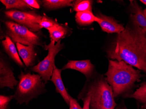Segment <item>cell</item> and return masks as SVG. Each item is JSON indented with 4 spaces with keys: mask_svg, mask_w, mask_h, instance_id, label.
<instances>
[{
    "mask_svg": "<svg viewBox=\"0 0 146 109\" xmlns=\"http://www.w3.org/2000/svg\"><path fill=\"white\" fill-rule=\"evenodd\" d=\"M6 36L15 43L25 46H41L42 42L37 34L12 21L5 22Z\"/></svg>",
    "mask_w": 146,
    "mask_h": 109,
    "instance_id": "8992f818",
    "label": "cell"
},
{
    "mask_svg": "<svg viewBox=\"0 0 146 109\" xmlns=\"http://www.w3.org/2000/svg\"><path fill=\"white\" fill-rule=\"evenodd\" d=\"M71 69L77 70L83 74L88 79L94 74V65L90 60H69L62 68V70Z\"/></svg>",
    "mask_w": 146,
    "mask_h": 109,
    "instance_id": "30bf717a",
    "label": "cell"
},
{
    "mask_svg": "<svg viewBox=\"0 0 146 109\" xmlns=\"http://www.w3.org/2000/svg\"><path fill=\"white\" fill-rule=\"evenodd\" d=\"M14 96L18 103L26 105L45 91V84L38 74L25 73L21 71Z\"/></svg>",
    "mask_w": 146,
    "mask_h": 109,
    "instance_id": "277c9868",
    "label": "cell"
},
{
    "mask_svg": "<svg viewBox=\"0 0 146 109\" xmlns=\"http://www.w3.org/2000/svg\"><path fill=\"white\" fill-rule=\"evenodd\" d=\"M19 81L14 76L12 68L7 61L1 57L0 59V87L14 89Z\"/></svg>",
    "mask_w": 146,
    "mask_h": 109,
    "instance_id": "ba28073f",
    "label": "cell"
},
{
    "mask_svg": "<svg viewBox=\"0 0 146 109\" xmlns=\"http://www.w3.org/2000/svg\"><path fill=\"white\" fill-rule=\"evenodd\" d=\"M25 3L27 4L30 8L38 9L40 8V4L38 1L36 0H24Z\"/></svg>",
    "mask_w": 146,
    "mask_h": 109,
    "instance_id": "cb8c5ba5",
    "label": "cell"
},
{
    "mask_svg": "<svg viewBox=\"0 0 146 109\" xmlns=\"http://www.w3.org/2000/svg\"><path fill=\"white\" fill-rule=\"evenodd\" d=\"M70 109H82L78 101L74 98L71 97L70 95L69 105Z\"/></svg>",
    "mask_w": 146,
    "mask_h": 109,
    "instance_id": "603a6c76",
    "label": "cell"
},
{
    "mask_svg": "<svg viewBox=\"0 0 146 109\" xmlns=\"http://www.w3.org/2000/svg\"><path fill=\"white\" fill-rule=\"evenodd\" d=\"M64 48V44H61V40L56 42V44L55 42L51 40L49 45H45V50L48 51L47 56L37 65L31 68L32 71L37 73L41 76L45 83L50 80L56 66V56Z\"/></svg>",
    "mask_w": 146,
    "mask_h": 109,
    "instance_id": "5b68a950",
    "label": "cell"
},
{
    "mask_svg": "<svg viewBox=\"0 0 146 109\" xmlns=\"http://www.w3.org/2000/svg\"><path fill=\"white\" fill-rule=\"evenodd\" d=\"M143 13H144V15H145V17L146 19V9L143 10Z\"/></svg>",
    "mask_w": 146,
    "mask_h": 109,
    "instance_id": "83f0119b",
    "label": "cell"
},
{
    "mask_svg": "<svg viewBox=\"0 0 146 109\" xmlns=\"http://www.w3.org/2000/svg\"><path fill=\"white\" fill-rule=\"evenodd\" d=\"M62 69H59L55 66L50 80L54 84L56 91L60 93L66 104L69 105V94L68 93L61 78Z\"/></svg>",
    "mask_w": 146,
    "mask_h": 109,
    "instance_id": "4fadbf2b",
    "label": "cell"
},
{
    "mask_svg": "<svg viewBox=\"0 0 146 109\" xmlns=\"http://www.w3.org/2000/svg\"><path fill=\"white\" fill-rule=\"evenodd\" d=\"M15 98L14 95L5 96L4 95L0 96V109H9V104L11 100Z\"/></svg>",
    "mask_w": 146,
    "mask_h": 109,
    "instance_id": "7402d4cb",
    "label": "cell"
},
{
    "mask_svg": "<svg viewBox=\"0 0 146 109\" xmlns=\"http://www.w3.org/2000/svg\"><path fill=\"white\" fill-rule=\"evenodd\" d=\"M4 13L8 18L27 28L32 32H38L42 28L40 25L42 16L35 11L12 9L6 11Z\"/></svg>",
    "mask_w": 146,
    "mask_h": 109,
    "instance_id": "52a82bcc",
    "label": "cell"
},
{
    "mask_svg": "<svg viewBox=\"0 0 146 109\" xmlns=\"http://www.w3.org/2000/svg\"><path fill=\"white\" fill-rule=\"evenodd\" d=\"M75 21L78 25L86 26L92 24L94 22H97L98 18L92 11L77 12L75 15Z\"/></svg>",
    "mask_w": 146,
    "mask_h": 109,
    "instance_id": "2e32d148",
    "label": "cell"
},
{
    "mask_svg": "<svg viewBox=\"0 0 146 109\" xmlns=\"http://www.w3.org/2000/svg\"><path fill=\"white\" fill-rule=\"evenodd\" d=\"M58 24H59L56 21L44 15L42 16L40 25L42 28H46L48 30Z\"/></svg>",
    "mask_w": 146,
    "mask_h": 109,
    "instance_id": "44dd1931",
    "label": "cell"
},
{
    "mask_svg": "<svg viewBox=\"0 0 146 109\" xmlns=\"http://www.w3.org/2000/svg\"><path fill=\"white\" fill-rule=\"evenodd\" d=\"M93 1L90 0H77L73 1V11L77 12L92 11Z\"/></svg>",
    "mask_w": 146,
    "mask_h": 109,
    "instance_id": "ffe728a7",
    "label": "cell"
},
{
    "mask_svg": "<svg viewBox=\"0 0 146 109\" xmlns=\"http://www.w3.org/2000/svg\"><path fill=\"white\" fill-rule=\"evenodd\" d=\"M125 97L133 98L141 105V109H146V82L141 83L133 93L125 95Z\"/></svg>",
    "mask_w": 146,
    "mask_h": 109,
    "instance_id": "e0dca14e",
    "label": "cell"
},
{
    "mask_svg": "<svg viewBox=\"0 0 146 109\" xmlns=\"http://www.w3.org/2000/svg\"><path fill=\"white\" fill-rule=\"evenodd\" d=\"M106 52L111 60L123 61L146 75V32L131 19Z\"/></svg>",
    "mask_w": 146,
    "mask_h": 109,
    "instance_id": "6da1fadb",
    "label": "cell"
},
{
    "mask_svg": "<svg viewBox=\"0 0 146 109\" xmlns=\"http://www.w3.org/2000/svg\"><path fill=\"white\" fill-rule=\"evenodd\" d=\"M80 100L83 101V107L82 109H90V98L88 96L82 97Z\"/></svg>",
    "mask_w": 146,
    "mask_h": 109,
    "instance_id": "d4e9b609",
    "label": "cell"
},
{
    "mask_svg": "<svg viewBox=\"0 0 146 109\" xmlns=\"http://www.w3.org/2000/svg\"><path fill=\"white\" fill-rule=\"evenodd\" d=\"M140 1L142 2V3H143V4L146 5V0H141Z\"/></svg>",
    "mask_w": 146,
    "mask_h": 109,
    "instance_id": "4316f807",
    "label": "cell"
},
{
    "mask_svg": "<svg viewBox=\"0 0 146 109\" xmlns=\"http://www.w3.org/2000/svg\"><path fill=\"white\" fill-rule=\"evenodd\" d=\"M96 15L98 18L97 23L103 32L119 34L124 30L125 27L123 24H119L112 17L104 15L100 12L96 13Z\"/></svg>",
    "mask_w": 146,
    "mask_h": 109,
    "instance_id": "9c48e42d",
    "label": "cell"
},
{
    "mask_svg": "<svg viewBox=\"0 0 146 109\" xmlns=\"http://www.w3.org/2000/svg\"><path fill=\"white\" fill-rule=\"evenodd\" d=\"M93 75L87 79L78 99L90 97V109H115L116 104L112 88L103 75Z\"/></svg>",
    "mask_w": 146,
    "mask_h": 109,
    "instance_id": "3957f363",
    "label": "cell"
},
{
    "mask_svg": "<svg viewBox=\"0 0 146 109\" xmlns=\"http://www.w3.org/2000/svg\"><path fill=\"white\" fill-rule=\"evenodd\" d=\"M48 31L50 33L51 40L56 42L64 38L71 32L70 28L67 25L59 24Z\"/></svg>",
    "mask_w": 146,
    "mask_h": 109,
    "instance_id": "9a60e30c",
    "label": "cell"
},
{
    "mask_svg": "<svg viewBox=\"0 0 146 109\" xmlns=\"http://www.w3.org/2000/svg\"><path fill=\"white\" fill-rule=\"evenodd\" d=\"M2 44L5 52L10 58L19 66L24 68V64L20 59L17 48L10 38L6 36L5 39L2 41Z\"/></svg>",
    "mask_w": 146,
    "mask_h": 109,
    "instance_id": "5bb4252c",
    "label": "cell"
},
{
    "mask_svg": "<svg viewBox=\"0 0 146 109\" xmlns=\"http://www.w3.org/2000/svg\"><path fill=\"white\" fill-rule=\"evenodd\" d=\"M117 109H127V107H125V106H120V107H119V108H117Z\"/></svg>",
    "mask_w": 146,
    "mask_h": 109,
    "instance_id": "484cf974",
    "label": "cell"
},
{
    "mask_svg": "<svg viewBox=\"0 0 146 109\" xmlns=\"http://www.w3.org/2000/svg\"><path fill=\"white\" fill-rule=\"evenodd\" d=\"M105 76L112 88L114 97L128 94L135 83L143 77L141 70L135 69L123 61L115 60H109L108 70Z\"/></svg>",
    "mask_w": 146,
    "mask_h": 109,
    "instance_id": "7a4b0ae2",
    "label": "cell"
},
{
    "mask_svg": "<svg viewBox=\"0 0 146 109\" xmlns=\"http://www.w3.org/2000/svg\"><path fill=\"white\" fill-rule=\"evenodd\" d=\"M131 14L130 19L140 26L146 32V19L143 11L136 1H129Z\"/></svg>",
    "mask_w": 146,
    "mask_h": 109,
    "instance_id": "7c38bea8",
    "label": "cell"
},
{
    "mask_svg": "<svg viewBox=\"0 0 146 109\" xmlns=\"http://www.w3.org/2000/svg\"><path fill=\"white\" fill-rule=\"evenodd\" d=\"M16 45L19 55L22 58L25 65L26 67L33 65L36 56L35 46H25L19 43H16Z\"/></svg>",
    "mask_w": 146,
    "mask_h": 109,
    "instance_id": "8fae6325",
    "label": "cell"
},
{
    "mask_svg": "<svg viewBox=\"0 0 146 109\" xmlns=\"http://www.w3.org/2000/svg\"><path fill=\"white\" fill-rule=\"evenodd\" d=\"M74 1L72 0H44L42 6L48 10H55L61 8L73 6Z\"/></svg>",
    "mask_w": 146,
    "mask_h": 109,
    "instance_id": "ac0fdd59",
    "label": "cell"
},
{
    "mask_svg": "<svg viewBox=\"0 0 146 109\" xmlns=\"http://www.w3.org/2000/svg\"><path fill=\"white\" fill-rule=\"evenodd\" d=\"M0 1L5 7L7 10L25 11L30 9L24 0H1Z\"/></svg>",
    "mask_w": 146,
    "mask_h": 109,
    "instance_id": "d6986e66",
    "label": "cell"
}]
</instances>
